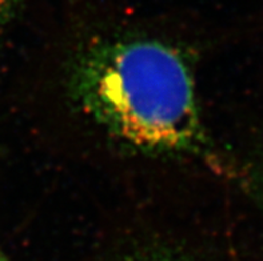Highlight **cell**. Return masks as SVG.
<instances>
[{
    "instance_id": "3",
    "label": "cell",
    "mask_w": 263,
    "mask_h": 261,
    "mask_svg": "<svg viewBox=\"0 0 263 261\" xmlns=\"http://www.w3.org/2000/svg\"><path fill=\"white\" fill-rule=\"evenodd\" d=\"M124 261H179L171 256L163 255V253H143V255L131 256Z\"/></svg>"
},
{
    "instance_id": "1",
    "label": "cell",
    "mask_w": 263,
    "mask_h": 261,
    "mask_svg": "<svg viewBox=\"0 0 263 261\" xmlns=\"http://www.w3.org/2000/svg\"><path fill=\"white\" fill-rule=\"evenodd\" d=\"M77 100L120 139L158 152L200 142L193 76L179 52L154 40L95 46L72 75Z\"/></svg>"
},
{
    "instance_id": "2",
    "label": "cell",
    "mask_w": 263,
    "mask_h": 261,
    "mask_svg": "<svg viewBox=\"0 0 263 261\" xmlns=\"http://www.w3.org/2000/svg\"><path fill=\"white\" fill-rule=\"evenodd\" d=\"M23 0H0V28L12 17Z\"/></svg>"
},
{
    "instance_id": "4",
    "label": "cell",
    "mask_w": 263,
    "mask_h": 261,
    "mask_svg": "<svg viewBox=\"0 0 263 261\" xmlns=\"http://www.w3.org/2000/svg\"><path fill=\"white\" fill-rule=\"evenodd\" d=\"M0 261H8V260H7V258H6V256H4L3 253H2V252H0Z\"/></svg>"
}]
</instances>
